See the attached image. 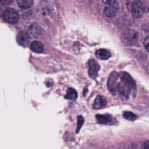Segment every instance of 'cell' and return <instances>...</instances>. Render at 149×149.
Masks as SVG:
<instances>
[{
  "label": "cell",
  "instance_id": "cell-1",
  "mask_svg": "<svg viewBox=\"0 0 149 149\" xmlns=\"http://www.w3.org/2000/svg\"><path fill=\"white\" fill-rule=\"evenodd\" d=\"M126 6L134 18H140L144 13V8L140 0H127Z\"/></svg>",
  "mask_w": 149,
  "mask_h": 149
},
{
  "label": "cell",
  "instance_id": "cell-2",
  "mask_svg": "<svg viewBox=\"0 0 149 149\" xmlns=\"http://www.w3.org/2000/svg\"><path fill=\"white\" fill-rule=\"evenodd\" d=\"M137 38L138 33L134 30H126L122 34V40L127 45L134 44L137 41Z\"/></svg>",
  "mask_w": 149,
  "mask_h": 149
},
{
  "label": "cell",
  "instance_id": "cell-3",
  "mask_svg": "<svg viewBox=\"0 0 149 149\" xmlns=\"http://www.w3.org/2000/svg\"><path fill=\"white\" fill-rule=\"evenodd\" d=\"M2 16L5 21L11 24L17 23L19 18V14L16 10L10 8L5 9L2 13Z\"/></svg>",
  "mask_w": 149,
  "mask_h": 149
},
{
  "label": "cell",
  "instance_id": "cell-4",
  "mask_svg": "<svg viewBox=\"0 0 149 149\" xmlns=\"http://www.w3.org/2000/svg\"><path fill=\"white\" fill-rule=\"evenodd\" d=\"M117 90L119 97L122 100H127L132 91L131 87L126 83L121 81L117 86Z\"/></svg>",
  "mask_w": 149,
  "mask_h": 149
},
{
  "label": "cell",
  "instance_id": "cell-5",
  "mask_svg": "<svg viewBox=\"0 0 149 149\" xmlns=\"http://www.w3.org/2000/svg\"><path fill=\"white\" fill-rule=\"evenodd\" d=\"M119 4L118 2H115L112 3L108 4L104 9V14L108 17L115 16L118 12Z\"/></svg>",
  "mask_w": 149,
  "mask_h": 149
},
{
  "label": "cell",
  "instance_id": "cell-6",
  "mask_svg": "<svg viewBox=\"0 0 149 149\" xmlns=\"http://www.w3.org/2000/svg\"><path fill=\"white\" fill-rule=\"evenodd\" d=\"M100 69L98 63L94 60L91 59L88 62V75L90 78L95 79Z\"/></svg>",
  "mask_w": 149,
  "mask_h": 149
},
{
  "label": "cell",
  "instance_id": "cell-7",
  "mask_svg": "<svg viewBox=\"0 0 149 149\" xmlns=\"http://www.w3.org/2000/svg\"><path fill=\"white\" fill-rule=\"evenodd\" d=\"M17 43L23 47H27L30 41V37L26 31L19 32L16 37Z\"/></svg>",
  "mask_w": 149,
  "mask_h": 149
},
{
  "label": "cell",
  "instance_id": "cell-8",
  "mask_svg": "<svg viewBox=\"0 0 149 149\" xmlns=\"http://www.w3.org/2000/svg\"><path fill=\"white\" fill-rule=\"evenodd\" d=\"M97 120L98 123L101 124L105 125H111L113 123L114 119L112 117L111 115L105 114V115H97L95 116Z\"/></svg>",
  "mask_w": 149,
  "mask_h": 149
},
{
  "label": "cell",
  "instance_id": "cell-9",
  "mask_svg": "<svg viewBox=\"0 0 149 149\" xmlns=\"http://www.w3.org/2000/svg\"><path fill=\"white\" fill-rule=\"evenodd\" d=\"M117 76L118 74L116 73L113 72L111 73L110 75L109 79H108V86L109 88V90L112 94H115L116 91V81L117 79Z\"/></svg>",
  "mask_w": 149,
  "mask_h": 149
},
{
  "label": "cell",
  "instance_id": "cell-10",
  "mask_svg": "<svg viewBox=\"0 0 149 149\" xmlns=\"http://www.w3.org/2000/svg\"><path fill=\"white\" fill-rule=\"evenodd\" d=\"M121 81L127 83L132 88V90L136 91V85L133 79L131 76L127 73L123 72L121 76Z\"/></svg>",
  "mask_w": 149,
  "mask_h": 149
},
{
  "label": "cell",
  "instance_id": "cell-11",
  "mask_svg": "<svg viewBox=\"0 0 149 149\" xmlns=\"http://www.w3.org/2000/svg\"><path fill=\"white\" fill-rule=\"evenodd\" d=\"M106 104H107V100L105 98L100 95H98L95 98L94 101L93 108L95 109H98L105 106Z\"/></svg>",
  "mask_w": 149,
  "mask_h": 149
},
{
  "label": "cell",
  "instance_id": "cell-12",
  "mask_svg": "<svg viewBox=\"0 0 149 149\" xmlns=\"http://www.w3.org/2000/svg\"><path fill=\"white\" fill-rule=\"evenodd\" d=\"M95 56L100 59L105 60L108 59L111 56V54L105 49H100L96 51Z\"/></svg>",
  "mask_w": 149,
  "mask_h": 149
},
{
  "label": "cell",
  "instance_id": "cell-13",
  "mask_svg": "<svg viewBox=\"0 0 149 149\" xmlns=\"http://www.w3.org/2000/svg\"><path fill=\"white\" fill-rule=\"evenodd\" d=\"M30 49L31 51L36 53H41L43 51V45L42 43L38 41H34L31 42L30 44Z\"/></svg>",
  "mask_w": 149,
  "mask_h": 149
},
{
  "label": "cell",
  "instance_id": "cell-14",
  "mask_svg": "<svg viewBox=\"0 0 149 149\" xmlns=\"http://www.w3.org/2000/svg\"><path fill=\"white\" fill-rule=\"evenodd\" d=\"M34 0H16L17 4L22 9L30 8L33 4Z\"/></svg>",
  "mask_w": 149,
  "mask_h": 149
},
{
  "label": "cell",
  "instance_id": "cell-15",
  "mask_svg": "<svg viewBox=\"0 0 149 149\" xmlns=\"http://www.w3.org/2000/svg\"><path fill=\"white\" fill-rule=\"evenodd\" d=\"M77 97V94L76 91L73 88H69L65 95V98L70 100H75Z\"/></svg>",
  "mask_w": 149,
  "mask_h": 149
},
{
  "label": "cell",
  "instance_id": "cell-16",
  "mask_svg": "<svg viewBox=\"0 0 149 149\" xmlns=\"http://www.w3.org/2000/svg\"><path fill=\"white\" fill-rule=\"evenodd\" d=\"M123 116L126 119L129 120H131V121L134 120L137 118V116L134 113H133L131 112H124L123 113Z\"/></svg>",
  "mask_w": 149,
  "mask_h": 149
},
{
  "label": "cell",
  "instance_id": "cell-17",
  "mask_svg": "<svg viewBox=\"0 0 149 149\" xmlns=\"http://www.w3.org/2000/svg\"><path fill=\"white\" fill-rule=\"evenodd\" d=\"M84 119L82 116H79L77 117V129H76V133H78L80 129H81L83 123H84Z\"/></svg>",
  "mask_w": 149,
  "mask_h": 149
},
{
  "label": "cell",
  "instance_id": "cell-18",
  "mask_svg": "<svg viewBox=\"0 0 149 149\" xmlns=\"http://www.w3.org/2000/svg\"><path fill=\"white\" fill-rule=\"evenodd\" d=\"M144 45L147 51L149 52V36H147L144 40Z\"/></svg>",
  "mask_w": 149,
  "mask_h": 149
},
{
  "label": "cell",
  "instance_id": "cell-19",
  "mask_svg": "<svg viewBox=\"0 0 149 149\" xmlns=\"http://www.w3.org/2000/svg\"><path fill=\"white\" fill-rule=\"evenodd\" d=\"M142 149H149V140L144 141L141 145Z\"/></svg>",
  "mask_w": 149,
  "mask_h": 149
},
{
  "label": "cell",
  "instance_id": "cell-20",
  "mask_svg": "<svg viewBox=\"0 0 149 149\" xmlns=\"http://www.w3.org/2000/svg\"><path fill=\"white\" fill-rule=\"evenodd\" d=\"M12 2V0H0V3L4 6L9 5L11 4Z\"/></svg>",
  "mask_w": 149,
  "mask_h": 149
},
{
  "label": "cell",
  "instance_id": "cell-21",
  "mask_svg": "<svg viewBox=\"0 0 149 149\" xmlns=\"http://www.w3.org/2000/svg\"><path fill=\"white\" fill-rule=\"evenodd\" d=\"M116 1V0H102V2L107 5L112 3Z\"/></svg>",
  "mask_w": 149,
  "mask_h": 149
}]
</instances>
